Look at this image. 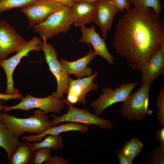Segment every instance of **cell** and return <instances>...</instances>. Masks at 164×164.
<instances>
[{
    "label": "cell",
    "instance_id": "6da1fadb",
    "mask_svg": "<svg viewBox=\"0 0 164 164\" xmlns=\"http://www.w3.org/2000/svg\"><path fill=\"white\" fill-rule=\"evenodd\" d=\"M164 41V22L149 7L134 6L118 20L113 45L132 69L142 72Z\"/></svg>",
    "mask_w": 164,
    "mask_h": 164
},
{
    "label": "cell",
    "instance_id": "7a4b0ae2",
    "mask_svg": "<svg viewBox=\"0 0 164 164\" xmlns=\"http://www.w3.org/2000/svg\"><path fill=\"white\" fill-rule=\"evenodd\" d=\"M1 123L11 134L18 138L27 133L39 135L52 126L48 116L39 109L28 118H19L6 113L1 114Z\"/></svg>",
    "mask_w": 164,
    "mask_h": 164
},
{
    "label": "cell",
    "instance_id": "3957f363",
    "mask_svg": "<svg viewBox=\"0 0 164 164\" xmlns=\"http://www.w3.org/2000/svg\"><path fill=\"white\" fill-rule=\"evenodd\" d=\"M74 22L71 15V8L65 6L51 15L43 22L35 25L34 31L40 35L43 41L46 42L61 33H66L70 29Z\"/></svg>",
    "mask_w": 164,
    "mask_h": 164
},
{
    "label": "cell",
    "instance_id": "277c9868",
    "mask_svg": "<svg viewBox=\"0 0 164 164\" xmlns=\"http://www.w3.org/2000/svg\"><path fill=\"white\" fill-rule=\"evenodd\" d=\"M151 86L142 84L123 101L120 109L122 116L130 121L144 119L149 113V96Z\"/></svg>",
    "mask_w": 164,
    "mask_h": 164
},
{
    "label": "cell",
    "instance_id": "5b68a950",
    "mask_svg": "<svg viewBox=\"0 0 164 164\" xmlns=\"http://www.w3.org/2000/svg\"><path fill=\"white\" fill-rule=\"evenodd\" d=\"M40 48L44 52L45 59L50 70L56 77L57 89L51 95L57 98L63 99L64 94L67 93L70 75L62 66L57 58L56 51L52 44H47L43 41L39 44Z\"/></svg>",
    "mask_w": 164,
    "mask_h": 164
},
{
    "label": "cell",
    "instance_id": "8992f818",
    "mask_svg": "<svg viewBox=\"0 0 164 164\" xmlns=\"http://www.w3.org/2000/svg\"><path fill=\"white\" fill-rule=\"evenodd\" d=\"M17 104L8 107L2 106V109L6 113L10 110L18 109L28 111L34 108L42 110L44 114L50 112L60 113L61 109L64 108L65 102L63 99L56 97L51 95L43 98H38L26 93V97H22Z\"/></svg>",
    "mask_w": 164,
    "mask_h": 164
},
{
    "label": "cell",
    "instance_id": "52a82bcc",
    "mask_svg": "<svg viewBox=\"0 0 164 164\" xmlns=\"http://www.w3.org/2000/svg\"><path fill=\"white\" fill-rule=\"evenodd\" d=\"M69 110L66 114L57 117L53 114L50 115L53 118L50 121L52 126H57L64 121H73L84 124L94 125L100 126L101 128L109 130L111 128L113 124L110 120L98 117L92 113L87 108L80 109L72 105H68Z\"/></svg>",
    "mask_w": 164,
    "mask_h": 164
},
{
    "label": "cell",
    "instance_id": "ba28073f",
    "mask_svg": "<svg viewBox=\"0 0 164 164\" xmlns=\"http://www.w3.org/2000/svg\"><path fill=\"white\" fill-rule=\"evenodd\" d=\"M139 82L138 80L124 83L114 89L110 86L103 88L104 93L101 94L97 100L91 103L90 106L94 109L96 115H101L103 111L110 105L117 102H123Z\"/></svg>",
    "mask_w": 164,
    "mask_h": 164
},
{
    "label": "cell",
    "instance_id": "9c48e42d",
    "mask_svg": "<svg viewBox=\"0 0 164 164\" xmlns=\"http://www.w3.org/2000/svg\"><path fill=\"white\" fill-rule=\"evenodd\" d=\"M29 42L7 22L0 20V62L10 53L22 50Z\"/></svg>",
    "mask_w": 164,
    "mask_h": 164
},
{
    "label": "cell",
    "instance_id": "30bf717a",
    "mask_svg": "<svg viewBox=\"0 0 164 164\" xmlns=\"http://www.w3.org/2000/svg\"><path fill=\"white\" fill-rule=\"evenodd\" d=\"M98 75L97 71L87 77L74 80L70 77L67 90V95L64 99L68 105H72L79 102L85 105L87 103L86 95L89 92L97 90L98 87L97 83L94 80Z\"/></svg>",
    "mask_w": 164,
    "mask_h": 164
},
{
    "label": "cell",
    "instance_id": "8fae6325",
    "mask_svg": "<svg viewBox=\"0 0 164 164\" xmlns=\"http://www.w3.org/2000/svg\"><path fill=\"white\" fill-rule=\"evenodd\" d=\"M41 42V39L38 37H34L22 50L17 53L16 55L0 62V66L4 70L7 78V88L5 94L11 95L19 92V90L15 89L13 86L12 75L14 70L23 57L28 56L29 52L40 50L39 44Z\"/></svg>",
    "mask_w": 164,
    "mask_h": 164
},
{
    "label": "cell",
    "instance_id": "7c38bea8",
    "mask_svg": "<svg viewBox=\"0 0 164 164\" xmlns=\"http://www.w3.org/2000/svg\"><path fill=\"white\" fill-rule=\"evenodd\" d=\"M65 6L58 2L48 0H37L29 6L20 10L26 16L29 26L33 27L44 22L53 13Z\"/></svg>",
    "mask_w": 164,
    "mask_h": 164
},
{
    "label": "cell",
    "instance_id": "4fadbf2b",
    "mask_svg": "<svg viewBox=\"0 0 164 164\" xmlns=\"http://www.w3.org/2000/svg\"><path fill=\"white\" fill-rule=\"evenodd\" d=\"M95 5L97 15L94 22L101 29L103 39H105L108 32L111 29L114 16L120 10L110 0H99Z\"/></svg>",
    "mask_w": 164,
    "mask_h": 164
},
{
    "label": "cell",
    "instance_id": "5bb4252c",
    "mask_svg": "<svg viewBox=\"0 0 164 164\" xmlns=\"http://www.w3.org/2000/svg\"><path fill=\"white\" fill-rule=\"evenodd\" d=\"M95 27L94 25L89 28L84 26H81L82 36L79 39V42L91 43L96 55L101 56L106 60L110 65H113L114 58L108 51L104 39L101 38L98 33L96 32Z\"/></svg>",
    "mask_w": 164,
    "mask_h": 164
},
{
    "label": "cell",
    "instance_id": "9a60e30c",
    "mask_svg": "<svg viewBox=\"0 0 164 164\" xmlns=\"http://www.w3.org/2000/svg\"><path fill=\"white\" fill-rule=\"evenodd\" d=\"M142 84L151 86L154 81L164 75V51L159 50L150 59L142 72Z\"/></svg>",
    "mask_w": 164,
    "mask_h": 164
},
{
    "label": "cell",
    "instance_id": "2e32d148",
    "mask_svg": "<svg viewBox=\"0 0 164 164\" xmlns=\"http://www.w3.org/2000/svg\"><path fill=\"white\" fill-rule=\"evenodd\" d=\"M90 50L86 56L77 60L69 62L63 58L60 59V62L63 68L70 75L73 74L78 78L89 77L91 75L92 70L88 67L87 65L96 55L91 49L89 44Z\"/></svg>",
    "mask_w": 164,
    "mask_h": 164
},
{
    "label": "cell",
    "instance_id": "e0dca14e",
    "mask_svg": "<svg viewBox=\"0 0 164 164\" xmlns=\"http://www.w3.org/2000/svg\"><path fill=\"white\" fill-rule=\"evenodd\" d=\"M70 8L75 26L81 27L95 21L97 15L95 5L86 2L75 3Z\"/></svg>",
    "mask_w": 164,
    "mask_h": 164
},
{
    "label": "cell",
    "instance_id": "ac0fdd59",
    "mask_svg": "<svg viewBox=\"0 0 164 164\" xmlns=\"http://www.w3.org/2000/svg\"><path fill=\"white\" fill-rule=\"evenodd\" d=\"M88 130V127L86 125L73 121L62 124L56 126H51L40 134L36 135H29L22 137L23 139L26 141L40 142L43 138L47 135H55L64 132L77 131L81 133H86Z\"/></svg>",
    "mask_w": 164,
    "mask_h": 164
},
{
    "label": "cell",
    "instance_id": "d6986e66",
    "mask_svg": "<svg viewBox=\"0 0 164 164\" xmlns=\"http://www.w3.org/2000/svg\"><path fill=\"white\" fill-rule=\"evenodd\" d=\"M30 141L19 143L10 161V164H32L35 151Z\"/></svg>",
    "mask_w": 164,
    "mask_h": 164
},
{
    "label": "cell",
    "instance_id": "ffe728a7",
    "mask_svg": "<svg viewBox=\"0 0 164 164\" xmlns=\"http://www.w3.org/2000/svg\"><path fill=\"white\" fill-rule=\"evenodd\" d=\"M19 143V138L12 135L9 131L0 123V146L3 148L8 155L9 162Z\"/></svg>",
    "mask_w": 164,
    "mask_h": 164
},
{
    "label": "cell",
    "instance_id": "44dd1931",
    "mask_svg": "<svg viewBox=\"0 0 164 164\" xmlns=\"http://www.w3.org/2000/svg\"><path fill=\"white\" fill-rule=\"evenodd\" d=\"M63 141L60 134L55 135H48L45 137L42 142H38L35 141L31 143L32 149L36 150L42 148H46L52 151L61 148L63 145Z\"/></svg>",
    "mask_w": 164,
    "mask_h": 164
},
{
    "label": "cell",
    "instance_id": "7402d4cb",
    "mask_svg": "<svg viewBox=\"0 0 164 164\" xmlns=\"http://www.w3.org/2000/svg\"><path fill=\"white\" fill-rule=\"evenodd\" d=\"M37 0H0V14L14 8L23 9L32 5Z\"/></svg>",
    "mask_w": 164,
    "mask_h": 164
},
{
    "label": "cell",
    "instance_id": "603a6c76",
    "mask_svg": "<svg viewBox=\"0 0 164 164\" xmlns=\"http://www.w3.org/2000/svg\"><path fill=\"white\" fill-rule=\"evenodd\" d=\"M143 147V145L140 140L137 138H134L127 142L121 151L133 159L137 156Z\"/></svg>",
    "mask_w": 164,
    "mask_h": 164
},
{
    "label": "cell",
    "instance_id": "cb8c5ba5",
    "mask_svg": "<svg viewBox=\"0 0 164 164\" xmlns=\"http://www.w3.org/2000/svg\"><path fill=\"white\" fill-rule=\"evenodd\" d=\"M128 2L132 4L137 8H151L156 14L159 15L162 11L163 4L160 0H127Z\"/></svg>",
    "mask_w": 164,
    "mask_h": 164
},
{
    "label": "cell",
    "instance_id": "d4e9b609",
    "mask_svg": "<svg viewBox=\"0 0 164 164\" xmlns=\"http://www.w3.org/2000/svg\"><path fill=\"white\" fill-rule=\"evenodd\" d=\"M147 163L164 164V147L159 145L153 149L148 157Z\"/></svg>",
    "mask_w": 164,
    "mask_h": 164
},
{
    "label": "cell",
    "instance_id": "484cf974",
    "mask_svg": "<svg viewBox=\"0 0 164 164\" xmlns=\"http://www.w3.org/2000/svg\"><path fill=\"white\" fill-rule=\"evenodd\" d=\"M156 106L158 113L156 114L159 123L160 125L164 127V87H162L159 90L157 97Z\"/></svg>",
    "mask_w": 164,
    "mask_h": 164
},
{
    "label": "cell",
    "instance_id": "4316f807",
    "mask_svg": "<svg viewBox=\"0 0 164 164\" xmlns=\"http://www.w3.org/2000/svg\"><path fill=\"white\" fill-rule=\"evenodd\" d=\"M50 149L43 148L36 150L32 164H41L51 157Z\"/></svg>",
    "mask_w": 164,
    "mask_h": 164
},
{
    "label": "cell",
    "instance_id": "83f0119b",
    "mask_svg": "<svg viewBox=\"0 0 164 164\" xmlns=\"http://www.w3.org/2000/svg\"><path fill=\"white\" fill-rule=\"evenodd\" d=\"M111 3L122 12L129 9L130 4L127 0H110Z\"/></svg>",
    "mask_w": 164,
    "mask_h": 164
},
{
    "label": "cell",
    "instance_id": "f1b7e54d",
    "mask_svg": "<svg viewBox=\"0 0 164 164\" xmlns=\"http://www.w3.org/2000/svg\"><path fill=\"white\" fill-rule=\"evenodd\" d=\"M116 153L120 164H132L133 159L124 154L121 150H117Z\"/></svg>",
    "mask_w": 164,
    "mask_h": 164
},
{
    "label": "cell",
    "instance_id": "f546056e",
    "mask_svg": "<svg viewBox=\"0 0 164 164\" xmlns=\"http://www.w3.org/2000/svg\"><path fill=\"white\" fill-rule=\"evenodd\" d=\"M44 164H70V163L65 159L62 157H50L46 161Z\"/></svg>",
    "mask_w": 164,
    "mask_h": 164
},
{
    "label": "cell",
    "instance_id": "4dcf8cb0",
    "mask_svg": "<svg viewBox=\"0 0 164 164\" xmlns=\"http://www.w3.org/2000/svg\"><path fill=\"white\" fill-rule=\"evenodd\" d=\"M22 97V95L19 92L14 94L11 95L0 94V98H1L2 100L4 99V101H5L6 100L10 99H20Z\"/></svg>",
    "mask_w": 164,
    "mask_h": 164
},
{
    "label": "cell",
    "instance_id": "1f68e13d",
    "mask_svg": "<svg viewBox=\"0 0 164 164\" xmlns=\"http://www.w3.org/2000/svg\"><path fill=\"white\" fill-rule=\"evenodd\" d=\"M156 139L160 142V145L164 147V127L160 130L158 131L156 134Z\"/></svg>",
    "mask_w": 164,
    "mask_h": 164
},
{
    "label": "cell",
    "instance_id": "d6a6232c",
    "mask_svg": "<svg viewBox=\"0 0 164 164\" xmlns=\"http://www.w3.org/2000/svg\"><path fill=\"white\" fill-rule=\"evenodd\" d=\"M60 3L65 6L71 8L75 3V0H48Z\"/></svg>",
    "mask_w": 164,
    "mask_h": 164
},
{
    "label": "cell",
    "instance_id": "836d02e7",
    "mask_svg": "<svg viewBox=\"0 0 164 164\" xmlns=\"http://www.w3.org/2000/svg\"><path fill=\"white\" fill-rule=\"evenodd\" d=\"M99 0H75V3L86 2L95 5Z\"/></svg>",
    "mask_w": 164,
    "mask_h": 164
},
{
    "label": "cell",
    "instance_id": "e575fe53",
    "mask_svg": "<svg viewBox=\"0 0 164 164\" xmlns=\"http://www.w3.org/2000/svg\"><path fill=\"white\" fill-rule=\"evenodd\" d=\"M2 99L0 98V123H1V110H2V105H1L2 102Z\"/></svg>",
    "mask_w": 164,
    "mask_h": 164
}]
</instances>
